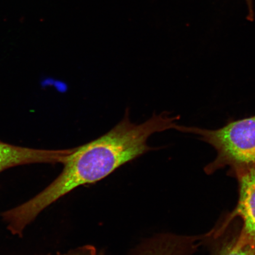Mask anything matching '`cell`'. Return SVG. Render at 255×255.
Instances as JSON below:
<instances>
[{
  "label": "cell",
  "mask_w": 255,
  "mask_h": 255,
  "mask_svg": "<svg viewBox=\"0 0 255 255\" xmlns=\"http://www.w3.org/2000/svg\"><path fill=\"white\" fill-rule=\"evenodd\" d=\"M178 117L153 114L141 124L130 121L128 112L110 131L85 144L69 149L62 173L45 189L28 202L9 210L8 218L23 231L48 206L82 185L97 182L124 164L152 149L148 140L155 133L179 129Z\"/></svg>",
  "instance_id": "6da1fadb"
},
{
  "label": "cell",
  "mask_w": 255,
  "mask_h": 255,
  "mask_svg": "<svg viewBox=\"0 0 255 255\" xmlns=\"http://www.w3.org/2000/svg\"><path fill=\"white\" fill-rule=\"evenodd\" d=\"M186 132L198 135L215 149L216 158L207 165V173L227 165L233 171L255 162V116L216 129L187 127Z\"/></svg>",
  "instance_id": "7a4b0ae2"
},
{
  "label": "cell",
  "mask_w": 255,
  "mask_h": 255,
  "mask_svg": "<svg viewBox=\"0 0 255 255\" xmlns=\"http://www.w3.org/2000/svg\"><path fill=\"white\" fill-rule=\"evenodd\" d=\"M232 172L239 182L238 205L216 232L221 234L233 219L240 218L242 222L241 234L255 242V162Z\"/></svg>",
  "instance_id": "3957f363"
},
{
  "label": "cell",
  "mask_w": 255,
  "mask_h": 255,
  "mask_svg": "<svg viewBox=\"0 0 255 255\" xmlns=\"http://www.w3.org/2000/svg\"><path fill=\"white\" fill-rule=\"evenodd\" d=\"M69 149L50 150L23 147L0 141V173L8 168L35 163H63Z\"/></svg>",
  "instance_id": "277c9868"
},
{
  "label": "cell",
  "mask_w": 255,
  "mask_h": 255,
  "mask_svg": "<svg viewBox=\"0 0 255 255\" xmlns=\"http://www.w3.org/2000/svg\"><path fill=\"white\" fill-rule=\"evenodd\" d=\"M199 239L171 234L160 235L146 242L134 255H192Z\"/></svg>",
  "instance_id": "5b68a950"
},
{
  "label": "cell",
  "mask_w": 255,
  "mask_h": 255,
  "mask_svg": "<svg viewBox=\"0 0 255 255\" xmlns=\"http://www.w3.org/2000/svg\"><path fill=\"white\" fill-rule=\"evenodd\" d=\"M215 255H255V242L235 232L219 242Z\"/></svg>",
  "instance_id": "8992f818"
},
{
  "label": "cell",
  "mask_w": 255,
  "mask_h": 255,
  "mask_svg": "<svg viewBox=\"0 0 255 255\" xmlns=\"http://www.w3.org/2000/svg\"><path fill=\"white\" fill-rule=\"evenodd\" d=\"M58 255H104L103 252H98L95 248L92 246H84L70 251L65 254Z\"/></svg>",
  "instance_id": "52a82bcc"
},
{
  "label": "cell",
  "mask_w": 255,
  "mask_h": 255,
  "mask_svg": "<svg viewBox=\"0 0 255 255\" xmlns=\"http://www.w3.org/2000/svg\"><path fill=\"white\" fill-rule=\"evenodd\" d=\"M248 9H249V14L248 16V20L250 21H253L254 19V12L253 8V0H246Z\"/></svg>",
  "instance_id": "ba28073f"
}]
</instances>
